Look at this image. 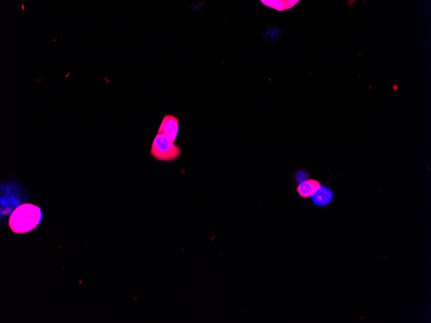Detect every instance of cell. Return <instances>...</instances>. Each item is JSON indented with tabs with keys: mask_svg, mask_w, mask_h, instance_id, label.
Returning a JSON list of instances; mask_svg holds the SVG:
<instances>
[{
	"mask_svg": "<svg viewBox=\"0 0 431 323\" xmlns=\"http://www.w3.org/2000/svg\"><path fill=\"white\" fill-rule=\"evenodd\" d=\"M40 208L31 203H24L15 208L9 220V226L15 234H26L33 230L41 223Z\"/></svg>",
	"mask_w": 431,
	"mask_h": 323,
	"instance_id": "1",
	"label": "cell"
},
{
	"mask_svg": "<svg viewBox=\"0 0 431 323\" xmlns=\"http://www.w3.org/2000/svg\"><path fill=\"white\" fill-rule=\"evenodd\" d=\"M182 151L169 137L162 133H158L152 144L150 154L160 161H173L180 158Z\"/></svg>",
	"mask_w": 431,
	"mask_h": 323,
	"instance_id": "2",
	"label": "cell"
},
{
	"mask_svg": "<svg viewBox=\"0 0 431 323\" xmlns=\"http://www.w3.org/2000/svg\"><path fill=\"white\" fill-rule=\"evenodd\" d=\"M179 130V119L173 115H165L161 121L158 133H162L175 142Z\"/></svg>",
	"mask_w": 431,
	"mask_h": 323,
	"instance_id": "3",
	"label": "cell"
},
{
	"mask_svg": "<svg viewBox=\"0 0 431 323\" xmlns=\"http://www.w3.org/2000/svg\"><path fill=\"white\" fill-rule=\"evenodd\" d=\"M320 187L319 181L315 179H308L299 184L297 187V192L301 198H309L312 197Z\"/></svg>",
	"mask_w": 431,
	"mask_h": 323,
	"instance_id": "4",
	"label": "cell"
},
{
	"mask_svg": "<svg viewBox=\"0 0 431 323\" xmlns=\"http://www.w3.org/2000/svg\"><path fill=\"white\" fill-rule=\"evenodd\" d=\"M311 198L315 205L324 207L331 202L333 199V193L327 187L321 186Z\"/></svg>",
	"mask_w": 431,
	"mask_h": 323,
	"instance_id": "5",
	"label": "cell"
},
{
	"mask_svg": "<svg viewBox=\"0 0 431 323\" xmlns=\"http://www.w3.org/2000/svg\"><path fill=\"white\" fill-rule=\"evenodd\" d=\"M265 5L270 7L271 8H274L278 11H285L288 9L292 8L295 5L297 4V1H268L265 2H262Z\"/></svg>",
	"mask_w": 431,
	"mask_h": 323,
	"instance_id": "6",
	"label": "cell"
},
{
	"mask_svg": "<svg viewBox=\"0 0 431 323\" xmlns=\"http://www.w3.org/2000/svg\"><path fill=\"white\" fill-rule=\"evenodd\" d=\"M309 175L308 173L305 172L304 170L298 171L296 173V179L297 182L299 183H301V182L306 181L307 179H308Z\"/></svg>",
	"mask_w": 431,
	"mask_h": 323,
	"instance_id": "7",
	"label": "cell"
}]
</instances>
